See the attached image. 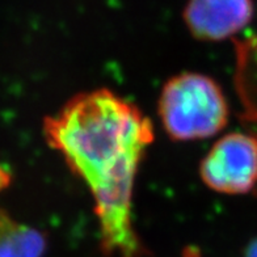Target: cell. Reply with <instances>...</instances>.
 <instances>
[{
	"label": "cell",
	"mask_w": 257,
	"mask_h": 257,
	"mask_svg": "<svg viewBox=\"0 0 257 257\" xmlns=\"http://www.w3.org/2000/svg\"><path fill=\"white\" fill-rule=\"evenodd\" d=\"M244 257H257V237L248 244Z\"/></svg>",
	"instance_id": "6"
},
{
	"label": "cell",
	"mask_w": 257,
	"mask_h": 257,
	"mask_svg": "<svg viewBox=\"0 0 257 257\" xmlns=\"http://www.w3.org/2000/svg\"><path fill=\"white\" fill-rule=\"evenodd\" d=\"M46 143L87 185L106 256L143 257L133 219L139 167L154 142L153 122L136 104L106 88L70 98L44 121Z\"/></svg>",
	"instance_id": "1"
},
{
	"label": "cell",
	"mask_w": 257,
	"mask_h": 257,
	"mask_svg": "<svg viewBox=\"0 0 257 257\" xmlns=\"http://www.w3.org/2000/svg\"><path fill=\"white\" fill-rule=\"evenodd\" d=\"M46 248L44 233L0 209V257H44Z\"/></svg>",
	"instance_id": "5"
},
{
	"label": "cell",
	"mask_w": 257,
	"mask_h": 257,
	"mask_svg": "<svg viewBox=\"0 0 257 257\" xmlns=\"http://www.w3.org/2000/svg\"><path fill=\"white\" fill-rule=\"evenodd\" d=\"M158 112L169 138L186 142L210 138L223 130L230 108L214 79L198 72H183L164 84Z\"/></svg>",
	"instance_id": "2"
},
{
	"label": "cell",
	"mask_w": 257,
	"mask_h": 257,
	"mask_svg": "<svg viewBox=\"0 0 257 257\" xmlns=\"http://www.w3.org/2000/svg\"><path fill=\"white\" fill-rule=\"evenodd\" d=\"M253 12V0H188L183 17L193 37L213 42L243 31Z\"/></svg>",
	"instance_id": "4"
},
{
	"label": "cell",
	"mask_w": 257,
	"mask_h": 257,
	"mask_svg": "<svg viewBox=\"0 0 257 257\" xmlns=\"http://www.w3.org/2000/svg\"><path fill=\"white\" fill-rule=\"evenodd\" d=\"M200 175L214 192H250L257 183V137L230 133L218 139L201 162Z\"/></svg>",
	"instance_id": "3"
}]
</instances>
